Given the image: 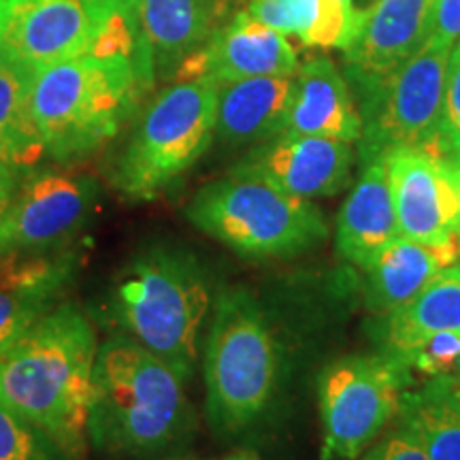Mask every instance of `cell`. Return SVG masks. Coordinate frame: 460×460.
Segmentation results:
<instances>
[{"mask_svg":"<svg viewBox=\"0 0 460 460\" xmlns=\"http://www.w3.org/2000/svg\"><path fill=\"white\" fill-rule=\"evenodd\" d=\"M410 367L386 352L331 362L318 379L320 460H358L401 413Z\"/></svg>","mask_w":460,"mask_h":460,"instance_id":"ba28073f","label":"cell"},{"mask_svg":"<svg viewBox=\"0 0 460 460\" xmlns=\"http://www.w3.org/2000/svg\"><path fill=\"white\" fill-rule=\"evenodd\" d=\"M460 261V241L424 243L399 234L365 269V303L369 312L388 315L405 305L444 269Z\"/></svg>","mask_w":460,"mask_h":460,"instance_id":"d6986e66","label":"cell"},{"mask_svg":"<svg viewBox=\"0 0 460 460\" xmlns=\"http://www.w3.org/2000/svg\"><path fill=\"white\" fill-rule=\"evenodd\" d=\"M429 39L456 48L460 43V0H435Z\"/></svg>","mask_w":460,"mask_h":460,"instance_id":"f546056e","label":"cell"},{"mask_svg":"<svg viewBox=\"0 0 460 460\" xmlns=\"http://www.w3.org/2000/svg\"><path fill=\"white\" fill-rule=\"evenodd\" d=\"M113 303L126 332L188 382L211 307L209 278L197 258L175 247L143 252L119 278Z\"/></svg>","mask_w":460,"mask_h":460,"instance_id":"277c9868","label":"cell"},{"mask_svg":"<svg viewBox=\"0 0 460 460\" xmlns=\"http://www.w3.org/2000/svg\"><path fill=\"white\" fill-rule=\"evenodd\" d=\"M452 160H454V166H456V171H458V177H460V154H454Z\"/></svg>","mask_w":460,"mask_h":460,"instance_id":"d6a6232c","label":"cell"},{"mask_svg":"<svg viewBox=\"0 0 460 460\" xmlns=\"http://www.w3.org/2000/svg\"><path fill=\"white\" fill-rule=\"evenodd\" d=\"M17 190V169L0 160V220H3L4 211L9 209L11 200Z\"/></svg>","mask_w":460,"mask_h":460,"instance_id":"4dcf8cb0","label":"cell"},{"mask_svg":"<svg viewBox=\"0 0 460 460\" xmlns=\"http://www.w3.org/2000/svg\"><path fill=\"white\" fill-rule=\"evenodd\" d=\"M152 85L122 56L84 54L37 71L32 115L45 154L66 163L96 152L118 135Z\"/></svg>","mask_w":460,"mask_h":460,"instance_id":"3957f363","label":"cell"},{"mask_svg":"<svg viewBox=\"0 0 460 460\" xmlns=\"http://www.w3.org/2000/svg\"><path fill=\"white\" fill-rule=\"evenodd\" d=\"M0 460H73L41 427L0 401Z\"/></svg>","mask_w":460,"mask_h":460,"instance_id":"484cf974","label":"cell"},{"mask_svg":"<svg viewBox=\"0 0 460 460\" xmlns=\"http://www.w3.org/2000/svg\"><path fill=\"white\" fill-rule=\"evenodd\" d=\"M360 132L362 118L348 77L326 54L312 56L295 75V94L281 135L358 143Z\"/></svg>","mask_w":460,"mask_h":460,"instance_id":"2e32d148","label":"cell"},{"mask_svg":"<svg viewBox=\"0 0 460 460\" xmlns=\"http://www.w3.org/2000/svg\"><path fill=\"white\" fill-rule=\"evenodd\" d=\"M401 362L427 377H450L460 382V332H439Z\"/></svg>","mask_w":460,"mask_h":460,"instance_id":"4316f807","label":"cell"},{"mask_svg":"<svg viewBox=\"0 0 460 460\" xmlns=\"http://www.w3.org/2000/svg\"><path fill=\"white\" fill-rule=\"evenodd\" d=\"M96 352L88 318L62 303L0 356V401L41 427L73 460L85 450Z\"/></svg>","mask_w":460,"mask_h":460,"instance_id":"6da1fadb","label":"cell"},{"mask_svg":"<svg viewBox=\"0 0 460 460\" xmlns=\"http://www.w3.org/2000/svg\"><path fill=\"white\" fill-rule=\"evenodd\" d=\"M73 258H32L0 267V356L49 312L71 278Z\"/></svg>","mask_w":460,"mask_h":460,"instance_id":"44dd1931","label":"cell"},{"mask_svg":"<svg viewBox=\"0 0 460 460\" xmlns=\"http://www.w3.org/2000/svg\"><path fill=\"white\" fill-rule=\"evenodd\" d=\"M358 460H429L416 433L396 416L386 433L373 444Z\"/></svg>","mask_w":460,"mask_h":460,"instance_id":"f1b7e54d","label":"cell"},{"mask_svg":"<svg viewBox=\"0 0 460 460\" xmlns=\"http://www.w3.org/2000/svg\"><path fill=\"white\" fill-rule=\"evenodd\" d=\"M354 143L309 135H279L258 143L234 172L256 175L295 197H335L349 183Z\"/></svg>","mask_w":460,"mask_h":460,"instance_id":"5bb4252c","label":"cell"},{"mask_svg":"<svg viewBox=\"0 0 460 460\" xmlns=\"http://www.w3.org/2000/svg\"><path fill=\"white\" fill-rule=\"evenodd\" d=\"M341 3H345V4H352V0H341Z\"/></svg>","mask_w":460,"mask_h":460,"instance_id":"836d02e7","label":"cell"},{"mask_svg":"<svg viewBox=\"0 0 460 460\" xmlns=\"http://www.w3.org/2000/svg\"><path fill=\"white\" fill-rule=\"evenodd\" d=\"M217 84L181 79L149 102L115 169L130 200H149L180 180L216 139Z\"/></svg>","mask_w":460,"mask_h":460,"instance_id":"52a82bcc","label":"cell"},{"mask_svg":"<svg viewBox=\"0 0 460 460\" xmlns=\"http://www.w3.org/2000/svg\"><path fill=\"white\" fill-rule=\"evenodd\" d=\"M96 194L99 188L90 177L31 172L0 220V258L65 243L82 228Z\"/></svg>","mask_w":460,"mask_h":460,"instance_id":"30bf717a","label":"cell"},{"mask_svg":"<svg viewBox=\"0 0 460 460\" xmlns=\"http://www.w3.org/2000/svg\"><path fill=\"white\" fill-rule=\"evenodd\" d=\"M96 24L84 0H0V54L41 71L90 54Z\"/></svg>","mask_w":460,"mask_h":460,"instance_id":"7c38bea8","label":"cell"},{"mask_svg":"<svg viewBox=\"0 0 460 460\" xmlns=\"http://www.w3.org/2000/svg\"><path fill=\"white\" fill-rule=\"evenodd\" d=\"M183 379L130 335L99 345L92 373L88 437L118 456H147L186 435L192 410Z\"/></svg>","mask_w":460,"mask_h":460,"instance_id":"7a4b0ae2","label":"cell"},{"mask_svg":"<svg viewBox=\"0 0 460 460\" xmlns=\"http://www.w3.org/2000/svg\"><path fill=\"white\" fill-rule=\"evenodd\" d=\"M384 156L401 234L424 243L460 241V177L452 156L424 147Z\"/></svg>","mask_w":460,"mask_h":460,"instance_id":"8fae6325","label":"cell"},{"mask_svg":"<svg viewBox=\"0 0 460 460\" xmlns=\"http://www.w3.org/2000/svg\"><path fill=\"white\" fill-rule=\"evenodd\" d=\"M295 94V75H271L217 85L216 139L224 146H258L284 132Z\"/></svg>","mask_w":460,"mask_h":460,"instance_id":"ffe728a7","label":"cell"},{"mask_svg":"<svg viewBox=\"0 0 460 460\" xmlns=\"http://www.w3.org/2000/svg\"><path fill=\"white\" fill-rule=\"evenodd\" d=\"M401 234L386 156L362 166V172L337 216L335 245L345 262L365 271L376 256Z\"/></svg>","mask_w":460,"mask_h":460,"instance_id":"ac0fdd59","label":"cell"},{"mask_svg":"<svg viewBox=\"0 0 460 460\" xmlns=\"http://www.w3.org/2000/svg\"><path fill=\"white\" fill-rule=\"evenodd\" d=\"M435 0H373L358 9V26L343 49L354 94L382 82L429 41Z\"/></svg>","mask_w":460,"mask_h":460,"instance_id":"4fadbf2b","label":"cell"},{"mask_svg":"<svg viewBox=\"0 0 460 460\" xmlns=\"http://www.w3.org/2000/svg\"><path fill=\"white\" fill-rule=\"evenodd\" d=\"M0 58H3V54H0Z\"/></svg>","mask_w":460,"mask_h":460,"instance_id":"e575fe53","label":"cell"},{"mask_svg":"<svg viewBox=\"0 0 460 460\" xmlns=\"http://www.w3.org/2000/svg\"><path fill=\"white\" fill-rule=\"evenodd\" d=\"M224 13L226 0H135V20L152 51L156 77H175L224 26Z\"/></svg>","mask_w":460,"mask_h":460,"instance_id":"e0dca14e","label":"cell"},{"mask_svg":"<svg viewBox=\"0 0 460 460\" xmlns=\"http://www.w3.org/2000/svg\"><path fill=\"white\" fill-rule=\"evenodd\" d=\"M186 216L200 233L247 258L296 256L329 237L314 200L234 171L200 188Z\"/></svg>","mask_w":460,"mask_h":460,"instance_id":"8992f818","label":"cell"},{"mask_svg":"<svg viewBox=\"0 0 460 460\" xmlns=\"http://www.w3.org/2000/svg\"><path fill=\"white\" fill-rule=\"evenodd\" d=\"M452 49L429 39L394 73L354 94L362 118L358 139L362 166L401 147L437 152Z\"/></svg>","mask_w":460,"mask_h":460,"instance_id":"9c48e42d","label":"cell"},{"mask_svg":"<svg viewBox=\"0 0 460 460\" xmlns=\"http://www.w3.org/2000/svg\"><path fill=\"white\" fill-rule=\"evenodd\" d=\"M439 332H460V262L384 315V352L401 360Z\"/></svg>","mask_w":460,"mask_h":460,"instance_id":"7402d4cb","label":"cell"},{"mask_svg":"<svg viewBox=\"0 0 460 460\" xmlns=\"http://www.w3.org/2000/svg\"><path fill=\"white\" fill-rule=\"evenodd\" d=\"M34 75L32 68L0 58V160L17 171L45 154L32 115Z\"/></svg>","mask_w":460,"mask_h":460,"instance_id":"d4e9b609","label":"cell"},{"mask_svg":"<svg viewBox=\"0 0 460 460\" xmlns=\"http://www.w3.org/2000/svg\"><path fill=\"white\" fill-rule=\"evenodd\" d=\"M245 11L305 48L343 51L358 26V9L341 0H250Z\"/></svg>","mask_w":460,"mask_h":460,"instance_id":"603a6c76","label":"cell"},{"mask_svg":"<svg viewBox=\"0 0 460 460\" xmlns=\"http://www.w3.org/2000/svg\"><path fill=\"white\" fill-rule=\"evenodd\" d=\"M399 418L422 444L429 460H460V382L427 377L402 396Z\"/></svg>","mask_w":460,"mask_h":460,"instance_id":"cb8c5ba5","label":"cell"},{"mask_svg":"<svg viewBox=\"0 0 460 460\" xmlns=\"http://www.w3.org/2000/svg\"><path fill=\"white\" fill-rule=\"evenodd\" d=\"M279 354L261 305L243 286L220 290L205 348L207 416L217 433L254 424L275 393Z\"/></svg>","mask_w":460,"mask_h":460,"instance_id":"5b68a950","label":"cell"},{"mask_svg":"<svg viewBox=\"0 0 460 460\" xmlns=\"http://www.w3.org/2000/svg\"><path fill=\"white\" fill-rule=\"evenodd\" d=\"M437 154L444 156L460 154V45L452 49L450 66H447Z\"/></svg>","mask_w":460,"mask_h":460,"instance_id":"83f0119b","label":"cell"},{"mask_svg":"<svg viewBox=\"0 0 460 460\" xmlns=\"http://www.w3.org/2000/svg\"><path fill=\"white\" fill-rule=\"evenodd\" d=\"M298 54L286 34L247 11L226 22L203 49L190 56L172 79H211L217 85L271 75H296Z\"/></svg>","mask_w":460,"mask_h":460,"instance_id":"9a60e30c","label":"cell"},{"mask_svg":"<svg viewBox=\"0 0 460 460\" xmlns=\"http://www.w3.org/2000/svg\"><path fill=\"white\" fill-rule=\"evenodd\" d=\"M226 460H258V458L250 452H239V454H233V456H228Z\"/></svg>","mask_w":460,"mask_h":460,"instance_id":"1f68e13d","label":"cell"}]
</instances>
